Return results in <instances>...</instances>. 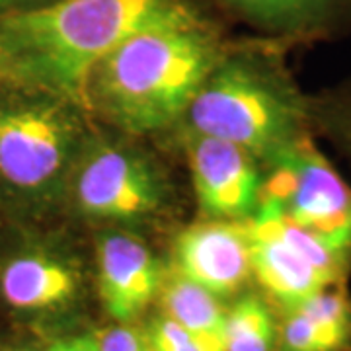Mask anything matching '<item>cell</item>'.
Here are the masks:
<instances>
[{
  "mask_svg": "<svg viewBox=\"0 0 351 351\" xmlns=\"http://www.w3.org/2000/svg\"><path fill=\"white\" fill-rule=\"evenodd\" d=\"M184 145L201 213L211 221L252 219L262 201L258 160L239 145L193 131L186 133Z\"/></svg>",
  "mask_w": 351,
  "mask_h": 351,
  "instance_id": "cell-8",
  "label": "cell"
},
{
  "mask_svg": "<svg viewBox=\"0 0 351 351\" xmlns=\"http://www.w3.org/2000/svg\"><path fill=\"white\" fill-rule=\"evenodd\" d=\"M96 341V351H152L147 334L131 324L115 322L92 334Z\"/></svg>",
  "mask_w": 351,
  "mask_h": 351,
  "instance_id": "cell-17",
  "label": "cell"
},
{
  "mask_svg": "<svg viewBox=\"0 0 351 351\" xmlns=\"http://www.w3.org/2000/svg\"><path fill=\"white\" fill-rule=\"evenodd\" d=\"M45 2H51V0H0V12L29 8V6H38V4H45Z\"/></svg>",
  "mask_w": 351,
  "mask_h": 351,
  "instance_id": "cell-19",
  "label": "cell"
},
{
  "mask_svg": "<svg viewBox=\"0 0 351 351\" xmlns=\"http://www.w3.org/2000/svg\"><path fill=\"white\" fill-rule=\"evenodd\" d=\"M176 271L219 299L237 293L252 276L244 223L207 221L184 228L174 240Z\"/></svg>",
  "mask_w": 351,
  "mask_h": 351,
  "instance_id": "cell-11",
  "label": "cell"
},
{
  "mask_svg": "<svg viewBox=\"0 0 351 351\" xmlns=\"http://www.w3.org/2000/svg\"><path fill=\"white\" fill-rule=\"evenodd\" d=\"M170 197L168 178L154 158L133 145L100 137H88L66 188L76 213L117 225L156 219Z\"/></svg>",
  "mask_w": 351,
  "mask_h": 351,
  "instance_id": "cell-5",
  "label": "cell"
},
{
  "mask_svg": "<svg viewBox=\"0 0 351 351\" xmlns=\"http://www.w3.org/2000/svg\"><path fill=\"white\" fill-rule=\"evenodd\" d=\"M205 18L193 0H51L0 12V82L86 108L94 66L154 25Z\"/></svg>",
  "mask_w": 351,
  "mask_h": 351,
  "instance_id": "cell-1",
  "label": "cell"
},
{
  "mask_svg": "<svg viewBox=\"0 0 351 351\" xmlns=\"http://www.w3.org/2000/svg\"><path fill=\"white\" fill-rule=\"evenodd\" d=\"M158 299L168 318L186 328L211 350L225 351L226 311L217 295L176 271L162 283Z\"/></svg>",
  "mask_w": 351,
  "mask_h": 351,
  "instance_id": "cell-13",
  "label": "cell"
},
{
  "mask_svg": "<svg viewBox=\"0 0 351 351\" xmlns=\"http://www.w3.org/2000/svg\"><path fill=\"white\" fill-rule=\"evenodd\" d=\"M311 121L351 160V78L320 98H311Z\"/></svg>",
  "mask_w": 351,
  "mask_h": 351,
  "instance_id": "cell-15",
  "label": "cell"
},
{
  "mask_svg": "<svg viewBox=\"0 0 351 351\" xmlns=\"http://www.w3.org/2000/svg\"><path fill=\"white\" fill-rule=\"evenodd\" d=\"M80 267L61 248L27 242L0 260V297L25 314H51L73 306L80 295Z\"/></svg>",
  "mask_w": 351,
  "mask_h": 351,
  "instance_id": "cell-10",
  "label": "cell"
},
{
  "mask_svg": "<svg viewBox=\"0 0 351 351\" xmlns=\"http://www.w3.org/2000/svg\"><path fill=\"white\" fill-rule=\"evenodd\" d=\"M45 351H96V341L92 334H80V336L55 339Z\"/></svg>",
  "mask_w": 351,
  "mask_h": 351,
  "instance_id": "cell-18",
  "label": "cell"
},
{
  "mask_svg": "<svg viewBox=\"0 0 351 351\" xmlns=\"http://www.w3.org/2000/svg\"><path fill=\"white\" fill-rule=\"evenodd\" d=\"M184 117L188 131L239 145L265 164L313 135L311 98L263 55H225Z\"/></svg>",
  "mask_w": 351,
  "mask_h": 351,
  "instance_id": "cell-3",
  "label": "cell"
},
{
  "mask_svg": "<svg viewBox=\"0 0 351 351\" xmlns=\"http://www.w3.org/2000/svg\"><path fill=\"white\" fill-rule=\"evenodd\" d=\"M145 334L152 351H215L166 314L152 318Z\"/></svg>",
  "mask_w": 351,
  "mask_h": 351,
  "instance_id": "cell-16",
  "label": "cell"
},
{
  "mask_svg": "<svg viewBox=\"0 0 351 351\" xmlns=\"http://www.w3.org/2000/svg\"><path fill=\"white\" fill-rule=\"evenodd\" d=\"M262 201L314 232L351 262V186L318 151L313 135L271 162Z\"/></svg>",
  "mask_w": 351,
  "mask_h": 351,
  "instance_id": "cell-7",
  "label": "cell"
},
{
  "mask_svg": "<svg viewBox=\"0 0 351 351\" xmlns=\"http://www.w3.org/2000/svg\"><path fill=\"white\" fill-rule=\"evenodd\" d=\"M225 57L207 18L147 27L94 66L86 108L131 135L170 127Z\"/></svg>",
  "mask_w": 351,
  "mask_h": 351,
  "instance_id": "cell-2",
  "label": "cell"
},
{
  "mask_svg": "<svg viewBox=\"0 0 351 351\" xmlns=\"http://www.w3.org/2000/svg\"><path fill=\"white\" fill-rule=\"evenodd\" d=\"M252 276L285 313L314 293L341 285L351 262L314 232L295 225L274 203L260 201L244 221Z\"/></svg>",
  "mask_w": 351,
  "mask_h": 351,
  "instance_id": "cell-6",
  "label": "cell"
},
{
  "mask_svg": "<svg viewBox=\"0 0 351 351\" xmlns=\"http://www.w3.org/2000/svg\"><path fill=\"white\" fill-rule=\"evenodd\" d=\"M94 248L104 308L115 322L131 324L158 297L162 263L145 240L125 228H104Z\"/></svg>",
  "mask_w": 351,
  "mask_h": 351,
  "instance_id": "cell-9",
  "label": "cell"
},
{
  "mask_svg": "<svg viewBox=\"0 0 351 351\" xmlns=\"http://www.w3.org/2000/svg\"><path fill=\"white\" fill-rule=\"evenodd\" d=\"M0 351H32L27 348H14V346H8V348H0Z\"/></svg>",
  "mask_w": 351,
  "mask_h": 351,
  "instance_id": "cell-20",
  "label": "cell"
},
{
  "mask_svg": "<svg viewBox=\"0 0 351 351\" xmlns=\"http://www.w3.org/2000/svg\"><path fill=\"white\" fill-rule=\"evenodd\" d=\"M226 12L281 41L351 34V0H215Z\"/></svg>",
  "mask_w": 351,
  "mask_h": 351,
  "instance_id": "cell-12",
  "label": "cell"
},
{
  "mask_svg": "<svg viewBox=\"0 0 351 351\" xmlns=\"http://www.w3.org/2000/svg\"><path fill=\"white\" fill-rule=\"evenodd\" d=\"M279 322L269 302L256 293H246L225 318V351H277Z\"/></svg>",
  "mask_w": 351,
  "mask_h": 351,
  "instance_id": "cell-14",
  "label": "cell"
},
{
  "mask_svg": "<svg viewBox=\"0 0 351 351\" xmlns=\"http://www.w3.org/2000/svg\"><path fill=\"white\" fill-rule=\"evenodd\" d=\"M82 108L43 90L0 92V191L25 213L66 199L76 158L88 141Z\"/></svg>",
  "mask_w": 351,
  "mask_h": 351,
  "instance_id": "cell-4",
  "label": "cell"
}]
</instances>
